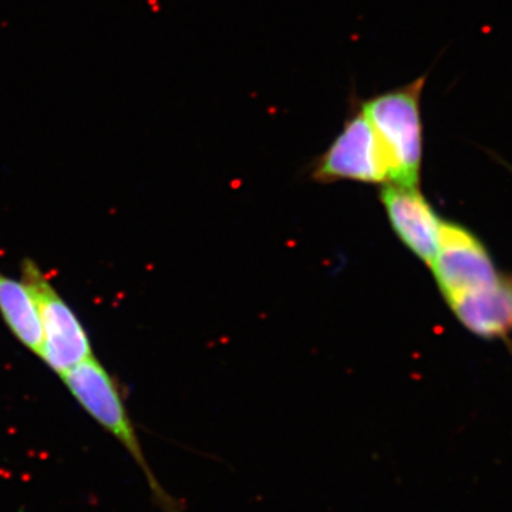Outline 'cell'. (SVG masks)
Segmentation results:
<instances>
[{
  "instance_id": "5",
  "label": "cell",
  "mask_w": 512,
  "mask_h": 512,
  "mask_svg": "<svg viewBox=\"0 0 512 512\" xmlns=\"http://www.w3.org/2000/svg\"><path fill=\"white\" fill-rule=\"evenodd\" d=\"M430 268L446 301L500 281L483 245L466 229L450 222L441 221L439 249Z\"/></svg>"
},
{
  "instance_id": "1",
  "label": "cell",
  "mask_w": 512,
  "mask_h": 512,
  "mask_svg": "<svg viewBox=\"0 0 512 512\" xmlns=\"http://www.w3.org/2000/svg\"><path fill=\"white\" fill-rule=\"evenodd\" d=\"M426 82L427 73L387 92L367 99L359 97L360 107L379 138L389 171V184L419 187L423 158L421 96Z\"/></svg>"
},
{
  "instance_id": "7",
  "label": "cell",
  "mask_w": 512,
  "mask_h": 512,
  "mask_svg": "<svg viewBox=\"0 0 512 512\" xmlns=\"http://www.w3.org/2000/svg\"><path fill=\"white\" fill-rule=\"evenodd\" d=\"M466 328L484 338L512 332V284L498 281L490 288L447 299Z\"/></svg>"
},
{
  "instance_id": "4",
  "label": "cell",
  "mask_w": 512,
  "mask_h": 512,
  "mask_svg": "<svg viewBox=\"0 0 512 512\" xmlns=\"http://www.w3.org/2000/svg\"><path fill=\"white\" fill-rule=\"evenodd\" d=\"M313 178L319 183L356 181L366 184H389V171L379 138L370 120L352 93L349 113L342 131L313 164Z\"/></svg>"
},
{
  "instance_id": "2",
  "label": "cell",
  "mask_w": 512,
  "mask_h": 512,
  "mask_svg": "<svg viewBox=\"0 0 512 512\" xmlns=\"http://www.w3.org/2000/svg\"><path fill=\"white\" fill-rule=\"evenodd\" d=\"M60 377L76 402L83 407L84 412L126 448L127 453L146 477L158 507L163 512H183L180 503L164 490L156 474L151 470L120 389L106 367L92 356L73 366Z\"/></svg>"
},
{
  "instance_id": "3",
  "label": "cell",
  "mask_w": 512,
  "mask_h": 512,
  "mask_svg": "<svg viewBox=\"0 0 512 512\" xmlns=\"http://www.w3.org/2000/svg\"><path fill=\"white\" fill-rule=\"evenodd\" d=\"M22 281L32 293L39 312L43 335L39 357L43 362L62 376L92 357V345L82 322L32 259L22 262Z\"/></svg>"
},
{
  "instance_id": "8",
  "label": "cell",
  "mask_w": 512,
  "mask_h": 512,
  "mask_svg": "<svg viewBox=\"0 0 512 512\" xmlns=\"http://www.w3.org/2000/svg\"><path fill=\"white\" fill-rule=\"evenodd\" d=\"M0 315L10 332L30 352H42V326L35 299L25 282L16 281L0 272Z\"/></svg>"
},
{
  "instance_id": "6",
  "label": "cell",
  "mask_w": 512,
  "mask_h": 512,
  "mask_svg": "<svg viewBox=\"0 0 512 512\" xmlns=\"http://www.w3.org/2000/svg\"><path fill=\"white\" fill-rule=\"evenodd\" d=\"M380 198L397 237L431 266L439 249L441 221L419 188L384 185Z\"/></svg>"
}]
</instances>
